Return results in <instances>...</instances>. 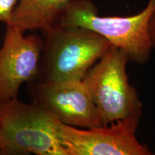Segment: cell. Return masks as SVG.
Masks as SVG:
<instances>
[{
	"instance_id": "ba28073f",
	"label": "cell",
	"mask_w": 155,
	"mask_h": 155,
	"mask_svg": "<svg viewBox=\"0 0 155 155\" xmlns=\"http://www.w3.org/2000/svg\"><path fill=\"white\" fill-rule=\"evenodd\" d=\"M71 0H18L9 26L22 32H42L59 25L60 19Z\"/></svg>"
},
{
	"instance_id": "7a4b0ae2",
	"label": "cell",
	"mask_w": 155,
	"mask_h": 155,
	"mask_svg": "<svg viewBox=\"0 0 155 155\" xmlns=\"http://www.w3.org/2000/svg\"><path fill=\"white\" fill-rule=\"evenodd\" d=\"M60 121L35 104L14 98L0 105L2 154L68 155Z\"/></svg>"
},
{
	"instance_id": "30bf717a",
	"label": "cell",
	"mask_w": 155,
	"mask_h": 155,
	"mask_svg": "<svg viewBox=\"0 0 155 155\" xmlns=\"http://www.w3.org/2000/svg\"><path fill=\"white\" fill-rule=\"evenodd\" d=\"M149 34H150L152 48H155V9L152 13L149 23Z\"/></svg>"
},
{
	"instance_id": "9c48e42d",
	"label": "cell",
	"mask_w": 155,
	"mask_h": 155,
	"mask_svg": "<svg viewBox=\"0 0 155 155\" xmlns=\"http://www.w3.org/2000/svg\"><path fill=\"white\" fill-rule=\"evenodd\" d=\"M17 2L18 0H0V24H9Z\"/></svg>"
},
{
	"instance_id": "52a82bcc",
	"label": "cell",
	"mask_w": 155,
	"mask_h": 155,
	"mask_svg": "<svg viewBox=\"0 0 155 155\" xmlns=\"http://www.w3.org/2000/svg\"><path fill=\"white\" fill-rule=\"evenodd\" d=\"M43 45L38 35H25L7 25L0 45V105L17 98L23 83L38 78Z\"/></svg>"
},
{
	"instance_id": "8992f818",
	"label": "cell",
	"mask_w": 155,
	"mask_h": 155,
	"mask_svg": "<svg viewBox=\"0 0 155 155\" xmlns=\"http://www.w3.org/2000/svg\"><path fill=\"white\" fill-rule=\"evenodd\" d=\"M139 116L102 127L78 129L60 122V136L68 155H149L146 145L136 138Z\"/></svg>"
},
{
	"instance_id": "6da1fadb",
	"label": "cell",
	"mask_w": 155,
	"mask_h": 155,
	"mask_svg": "<svg viewBox=\"0 0 155 155\" xmlns=\"http://www.w3.org/2000/svg\"><path fill=\"white\" fill-rule=\"evenodd\" d=\"M40 81H83L111 44L94 31L57 25L42 32Z\"/></svg>"
},
{
	"instance_id": "277c9868",
	"label": "cell",
	"mask_w": 155,
	"mask_h": 155,
	"mask_svg": "<svg viewBox=\"0 0 155 155\" xmlns=\"http://www.w3.org/2000/svg\"><path fill=\"white\" fill-rule=\"evenodd\" d=\"M128 61L124 50L111 45L83 80L105 126L141 115L138 94L127 74Z\"/></svg>"
},
{
	"instance_id": "8fae6325",
	"label": "cell",
	"mask_w": 155,
	"mask_h": 155,
	"mask_svg": "<svg viewBox=\"0 0 155 155\" xmlns=\"http://www.w3.org/2000/svg\"><path fill=\"white\" fill-rule=\"evenodd\" d=\"M0 154H2V152H1V147H0Z\"/></svg>"
},
{
	"instance_id": "3957f363",
	"label": "cell",
	"mask_w": 155,
	"mask_h": 155,
	"mask_svg": "<svg viewBox=\"0 0 155 155\" xmlns=\"http://www.w3.org/2000/svg\"><path fill=\"white\" fill-rule=\"evenodd\" d=\"M154 9L155 0H149L146 7L137 15L105 17L100 16L91 0H71L58 25L94 31L112 45L124 50L129 61L144 63L150 58L152 48L149 23Z\"/></svg>"
},
{
	"instance_id": "5b68a950",
	"label": "cell",
	"mask_w": 155,
	"mask_h": 155,
	"mask_svg": "<svg viewBox=\"0 0 155 155\" xmlns=\"http://www.w3.org/2000/svg\"><path fill=\"white\" fill-rule=\"evenodd\" d=\"M29 92L34 104L64 124L83 129L105 126L83 81H34Z\"/></svg>"
}]
</instances>
